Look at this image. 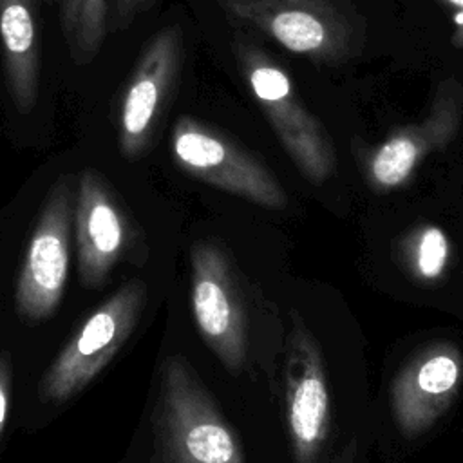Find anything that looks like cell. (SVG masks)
<instances>
[{
    "mask_svg": "<svg viewBox=\"0 0 463 463\" xmlns=\"http://www.w3.org/2000/svg\"><path fill=\"white\" fill-rule=\"evenodd\" d=\"M463 112V87L454 80L439 85L429 114L414 125L398 128L369 157L367 177L376 190L402 186L416 166L443 148L458 132Z\"/></svg>",
    "mask_w": 463,
    "mask_h": 463,
    "instance_id": "7c38bea8",
    "label": "cell"
},
{
    "mask_svg": "<svg viewBox=\"0 0 463 463\" xmlns=\"http://www.w3.org/2000/svg\"><path fill=\"white\" fill-rule=\"evenodd\" d=\"M78 271L81 286L99 288L132 244V226L105 177L85 168L74 199Z\"/></svg>",
    "mask_w": 463,
    "mask_h": 463,
    "instance_id": "8fae6325",
    "label": "cell"
},
{
    "mask_svg": "<svg viewBox=\"0 0 463 463\" xmlns=\"http://www.w3.org/2000/svg\"><path fill=\"white\" fill-rule=\"evenodd\" d=\"M190 302L197 331L219 362L239 374L246 362V309L233 266L213 241L190 248Z\"/></svg>",
    "mask_w": 463,
    "mask_h": 463,
    "instance_id": "8992f818",
    "label": "cell"
},
{
    "mask_svg": "<svg viewBox=\"0 0 463 463\" xmlns=\"http://www.w3.org/2000/svg\"><path fill=\"white\" fill-rule=\"evenodd\" d=\"M172 154L179 168L219 190L266 208L288 203L286 190L260 159L190 116H181L172 128Z\"/></svg>",
    "mask_w": 463,
    "mask_h": 463,
    "instance_id": "5b68a950",
    "label": "cell"
},
{
    "mask_svg": "<svg viewBox=\"0 0 463 463\" xmlns=\"http://www.w3.org/2000/svg\"><path fill=\"white\" fill-rule=\"evenodd\" d=\"M358 459V441L356 438H351L338 454H335L327 463H356Z\"/></svg>",
    "mask_w": 463,
    "mask_h": 463,
    "instance_id": "ac0fdd59",
    "label": "cell"
},
{
    "mask_svg": "<svg viewBox=\"0 0 463 463\" xmlns=\"http://www.w3.org/2000/svg\"><path fill=\"white\" fill-rule=\"evenodd\" d=\"M284 411L295 463H318L329 436L331 405L320 345L304 320L291 313L286 345Z\"/></svg>",
    "mask_w": 463,
    "mask_h": 463,
    "instance_id": "ba28073f",
    "label": "cell"
},
{
    "mask_svg": "<svg viewBox=\"0 0 463 463\" xmlns=\"http://www.w3.org/2000/svg\"><path fill=\"white\" fill-rule=\"evenodd\" d=\"M463 382V354L450 342L414 353L391 385V411L405 438L427 432L452 405Z\"/></svg>",
    "mask_w": 463,
    "mask_h": 463,
    "instance_id": "30bf717a",
    "label": "cell"
},
{
    "mask_svg": "<svg viewBox=\"0 0 463 463\" xmlns=\"http://www.w3.org/2000/svg\"><path fill=\"white\" fill-rule=\"evenodd\" d=\"M454 7V24H456V36L454 42L463 45V0H445Z\"/></svg>",
    "mask_w": 463,
    "mask_h": 463,
    "instance_id": "d6986e66",
    "label": "cell"
},
{
    "mask_svg": "<svg viewBox=\"0 0 463 463\" xmlns=\"http://www.w3.org/2000/svg\"><path fill=\"white\" fill-rule=\"evenodd\" d=\"M156 0H109V31L128 29Z\"/></svg>",
    "mask_w": 463,
    "mask_h": 463,
    "instance_id": "2e32d148",
    "label": "cell"
},
{
    "mask_svg": "<svg viewBox=\"0 0 463 463\" xmlns=\"http://www.w3.org/2000/svg\"><path fill=\"white\" fill-rule=\"evenodd\" d=\"M71 60L89 65L109 33V0H54Z\"/></svg>",
    "mask_w": 463,
    "mask_h": 463,
    "instance_id": "5bb4252c",
    "label": "cell"
},
{
    "mask_svg": "<svg viewBox=\"0 0 463 463\" xmlns=\"http://www.w3.org/2000/svg\"><path fill=\"white\" fill-rule=\"evenodd\" d=\"M403 259L418 280H439L445 275L450 259L447 233L434 224H423L412 230L403 241Z\"/></svg>",
    "mask_w": 463,
    "mask_h": 463,
    "instance_id": "9a60e30c",
    "label": "cell"
},
{
    "mask_svg": "<svg viewBox=\"0 0 463 463\" xmlns=\"http://www.w3.org/2000/svg\"><path fill=\"white\" fill-rule=\"evenodd\" d=\"M11 383H13V360L7 351H2L0 353V438L5 427Z\"/></svg>",
    "mask_w": 463,
    "mask_h": 463,
    "instance_id": "e0dca14e",
    "label": "cell"
},
{
    "mask_svg": "<svg viewBox=\"0 0 463 463\" xmlns=\"http://www.w3.org/2000/svg\"><path fill=\"white\" fill-rule=\"evenodd\" d=\"M152 463H244L237 432L181 354L161 364L152 409Z\"/></svg>",
    "mask_w": 463,
    "mask_h": 463,
    "instance_id": "6da1fadb",
    "label": "cell"
},
{
    "mask_svg": "<svg viewBox=\"0 0 463 463\" xmlns=\"http://www.w3.org/2000/svg\"><path fill=\"white\" fill-rule=\"evenodd\" d=\"M71 177H60L33 230L14 288V304L27 320L49 318L60 306L69 277L71 226L74 215Z\"/></svg>",
    "mask_w": 463,
    "mask_h": 463,
    "instance_id": "52a82bcc",
    "label": "cell"
},
{
    "mask_svg": "<svg viewBox=\"0 0 463 463\" xmlns=\"http://www.w3.org/2000/svg\"><path fill=\"white\" fill-rule=\"evenodd\" d=\"M0 51L11 103L31 114L40 90L38 0H0Z\"/></svg>",
    "mask_w": 463,
    "mask_h": 463,
    "instance_id": "4fadbf2b",
    "label": "cell"
},
{
    "mask_svg": "<svg viewBox=\"0 0 463 463\" xmlns=\"http://www.w3.org/2000/svg\"><path fill=\"white\" fill-rule=\"evenodd\" d=\"M146 304V282L130 279L72 335L40 378L38 398L63 403L81 392L134 333Z\"/></svg>",
    "mask_w": 463,
    "mask_h": 463,
    "instance_id": "3957f363",
    "label": "cell"
},
{
    "mask_svg": "<svg viewBox=\"0 0 463 463\" xmlns=\"http://www.w3.org/2000/svg\"><path fill=\"white\" fill-rule=\"evenodd\" d=\"M230 24L268 34L295 54L338 63L354 54L353 18L333 0H215Z\"/></svg>",
    "mask_w": 463,
    "mask_h": 463,
    "instance_id": "277c9868",
    "label": "cell"
},
{
    "mask_svg": "<svg viewBox=\"0 0 463 463\" xmlns=\"http://www.w3.org/2000/svg\"><path fill=\"white\" fill-rule=\"evenodd\" d=\"M237 67L280 145L313 184L324 183L335 170V150L326 128L300 103L286 71L250 38L232 40Z\"/></svg>",
    "mask_w": 463,
    "mask_h": 463,
    "instance_id": "7a4b0ae2",
    "label": "cell"
},
{
    "mask_svg": "<svg viewBox=\"0 0 463 463\" xmlns=\"http://www.w3.org/2000/svg\"><path fill=\"white\" fill-rule=\"evenodd\" d=\"M183 65V31L168 25L141 49L119 103L118 146L125 159L141 157L175 87Z\"/></svg>",
    "mask_w": 463,
    "mask_h": 463,
    "instance_id": "9c48e42d",
    "label": "cell"
}]
</instances>
